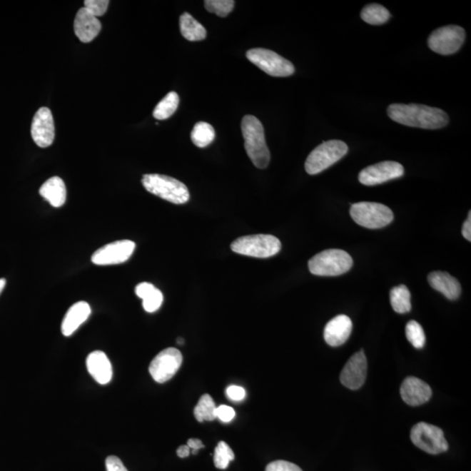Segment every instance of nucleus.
<instances>
[{
    "instance_id": "nucleus-6",
    "label": "nucleus",
    "mask_w": 471,
    "mask_h": 471,
    "mask_svg": "<svg viewBox=\"0 0 471 471\" xmlns=\"http://www.w3.org/2000/svg\"><path fill=\"white\" fill-rule=\"evenodd\" d=\"M348 145L343 141H325L310 153L305 161V171L309 175H317L327 170L348 154Z\"/></svg>"
},
{
    "instance_id": "nucleus-29",
    "label": "nucleus",
    "mask_w": 471,
    "mask_h": 471,
    "mask_svg": "<svg viewBox=\"0 0 471 471\" xmlns=\"http://www.w3.org/2000/svg\"><path fill=\"white\" fill-rule=\"evenodd\" d=\"M235 455L231 447L225 442H220L215 449L214 465L218 469L225 470L233 461Z\"/></svg>"
},
{
    "instance_id": "nucleus-31",
    "label": "nucleus",
    "mask_w": 471,
    "mask_h": 471,
    "mask_svg": "<svg viewBox=\"0 0 471 471\" xmlns=\"http://www.w3.org/2000/svg\"><path fill=\"white\" fill-rule=\"evenodd\" d=\"M235 6L233 0H206L204 6L209 13L225 18L233 11Z\"/></svg>"
},
{
    "instance_id": "nucleus-42",
    "label": "nucleus",
    "mask_w": 471,
    "mask_h": 471,
    "mask_svg": "<svg viewBox=\"0 0 471 471\" xmlns=\"http://www.w3.org/2000/svg\"><path fill=\"white\" fill-rule=\"evenodd\" d=\"M6 281L5 278H0V294L3 292L4 288H5Z\"/></svg>"
},
{
    "instance_id": "nucleus-7",
    "label": "nucleus",
    "mask_w": 471,
    "mask_h": 471,
    "mask_svg": "<svg viewBox=\"0 0 471 471\" xmlns=\"http://www.w3.org/2000/svg\"><path fill=\"white\" fill-rule=\"evenodd\" d=\"M350 215L357 225L368 229H380L390 225L394 219L392 211L384 204L360 202L353 204Z\"/></svg>"
},
{
    "instance_id": "nucleus-33",
    "label": "nucleus",
    "mask_w": 471,
    "mask_h": 471,
    "mask_svg": "<svg viewBox=\"0 0 471 471\" xmlns=\"http://www.w3.org/2000/svg\"><path fill=\"white\" fill-rule=\"evenodd\" d=\"M108 0H86L84 7L94 17H101L108 10Z\"/></svg>"
},
{
    "instance_id": "nucleus-3",
    "label": "nucleus",
    "mask_w": 471,
    "mask_h": 471,
    "mask_svg": "<svg viewBox=\"0 0 471 471\" xmlns=\"http://www.w3.org/2000/svg\"><path fill=\"white\" fill-rule=\"evenodd\" d=\"M141 183L153 195L175 204H183L190 199L186 184L171 176L159 174L144 175Z\"/></svg>"
},
{
    "instance_id": "nucleus-19",
    "label": "nucleus",
    "mask_w": 471,
    "mask_h": 471,
    "mask_svg": "<svg viewBox=\"0 0 471 471\" xmlns=\"http://www.w3.org/2000/svg\"><path fill=\"white\" fill-rule=\"evenodd\" d=\"M86 368L96 382L106 385L111 382L113 377L112 365L106 353L102 351H94L89 353L86 358Z\"/></svg>"
},
{
    "instance_id": "nucleus-30",
    "label": "nucleus",
    "mask_w": 471,
    "mask_h": 471,
    "mask_svg": "<svg viewBox=\"0 0 471 471\" xmlns=\"http://www.w3.org/2000/svg\"><path fill=\"white\" fill-rule=\"evenodd\" d=\"M406 336L408 341H410L415 348H422L424 345H425V333H424L422 325L415 320H411L407 324Z\"/></svg>"
},
{
    "instance_id": "nucleus-35",
    "label": "nucleus",
    "mask_w": 471,
    "mask_h": 471,
    "mask_svg": "<svg viewBox=\"0 0 471 471\" xmlns=\"http://www.w3.org/2000/svg\"><path fill=\"white\" fill-rule=\"evenodd\" d=\"M236 413L233 407L221 405L217 407L216 416L223 422H230L235 417Z\"/></svg>"
},
{
    "instance_id": "nucleus-38",
    "label": "nucleus",
    "mask_w": 471,
    "mask_h": 471,
    "mask_svg": "<svg viewBox=\"0 0 471 471\" xmlns=\"http://www.w3.org/2000/svg\"><path fill=\"white\" fill-rule=\"evenodd\" d=\"M155 288V285H153L151 283H140V284L136 288V294L141 298V300H143V298L146 297L148 293H151Z\"/></svg>"
},
{
    "instance_id": "nucleus-14",
    "label": "nucleus",
    "mask_w": 471,
    "mask_h": 471,
    "mask_svg": "<svg viewBox=\"0 0 471 471\" xmlns=\"http://www.w3.org/2000/svg\"><path fill=\"white\" fill-rule=\"evenodd\" d=\"M31 135L34 143L41 148L53 144L55 128L53 113L49 108H41L35 113L31 126Z\"/></svg>"
},
{
    "instance_id": "nucleus-12",
    "label": "nucleus",
    "mask_w": 471,
    "mask_h": 471,
    "mask_svg": "<svg viewBox=\"0 0 471 471\" xmlns=\"http://www.w3.org/2000/svg\"><path fill=\"white\" fill-rule=\"evenodd\" d=\"M136 243L131 240L115 241L98 249L92 255L91 260L96 265L123 264L131 258Z\"/></svg>"
},
{
    "instance_id": "nucleus-26",
    "label": "nucleus",
    "mask_w": 471,
    "mask_h": 471,
    "mask_svg": "<svg viewBox=\"0 0 471 471\" xmlns=\"http://www.w3.org/2000/svg\"><path fill=\"white\" fill-rule=\"evenodd\" d=\"M216 132L212 126L204 121H199L194 126L191 132V141L196 147L206 148L215 140Z\"/></svg>"
},
{
    "instance_id": "nucleus-36",
    "label": "nucleus",
    "mask_w": 471,
    "mask_h": 471,
    "mask_svg": "<svg viewBox=\"0 0 471 471\" xmlns=\"http://www.w3.org/2000/svg\"><path fill=\"white\" fill-rule=\"evenodd\" d=\"M106 469L107 471H128L121 459L116 455H110L106 459Z\"/></svg>"
},
{
    "instance_id": "nucleus-37",
    "label": "nucleus",
    "mask_w": 471,
    "mask_h": 471,
    "mask_svg": "<svg viewBox=\"0 0 471 471\" xmlns=\"http://www.w3.org/2000/svg\"><path fill=\"white\" fill-rule=\"evenodd\" d=\"M226 395L231 400L235 402H240L245 397V390L243 388L238 386H230L226 390Z\"/></svg>"
},
{
    "instance_id": "nucleus-20",
    "label": "nucleus",
    "mask_w": 471,
    "mask_h": 471,
    "mask_svg": "<svg viewBox=\"0 0 471 471\" xmlns=\"http://www.w3.org/2000/svg\"><path fill=\"white\" fill-rule=\"evenodd\" d=\"M91 314L90 305L85 301L77 302L66 312L61 324L62 335L66 337L74 335Z\"/></svg>"
},
{
    "instance_id": "nucleus-27",
    "label": "nucleus",
    "mask_w": 471,
    "mask_h": 471,
    "mask_svg": "<svg viewBox=\"0 0 471 471\" xmlns=\"http://www.w3.org/2000/svg\"><path fill=\"white\" fill-rule=\"evenodd\" d=\"M179 96L176 92H171L157 104L153 112L156 120H166L174 115L179 105Z\"/></svg>"
},
{
    "instance_id": "nucleus-22",
    "label": "nucleus",
    "mask_w": 471,
    "mask_h": 471,
    "mask_svg": "<svg viewBox=\"0 0 471 471\" xmlns=\"http://www.w3.org/2000/svg\"><path fill=\"white\" fill-rule=\"evenodd\" d=\"M39 194L53 207L59 208L64 206L66 200V188L64 181L59 176L49 178L39 188Z\"/></svg>"
},
{
    "instance_id": "nucleus-43",
    "label": "nucleus",
    "mask_w": 471,
    "mask_h": 471,
    "mask_svg": "<svg viewBox=\"0 0 471 471\" xmlns=\"http://www.w3.org/2000/svg\"><path fill=\"white\" fill-rule=\"evenodd\" d=\"M178 344H181V345L183 344V340L180 339V338H179V339L178 340Z\"/></svg>"
},
{
    "instance_id": "nucleus-17",
    "label": "nucleus",
    "mask_w": 471,
    "mask_h": 471,
    "mask_svg": "<svg viewBox=\"0 0 471 471\" xmlns=\"http://www.w3.org/2000/svg\"><path fill=\"white\" fill-rule=\"evenodd\" d=\"M74 33L81 42L88 43L93 41L100 34L101 23L94 17L85 7L77 11L74 23Z\"/></svg>"
},
{
    "instance_id": "nucleus-18",
    "label": "nucleus",
    "mask_w": 471,
    "mask_h": 471,
    "mask_svg": "<svg viewBox=\"0 0 471 471\" xmlns=\"http://www.w3.org/2000/svg\"><path fill=\"white\" fill-rule=\"evenodd\" d=\"M352 328V321L347 315L333 318L325 325L324 330L325 343L331 347H340L350 337Z\"/></svg>"
},
{
    "instance_id": "nucleus-23",
    "label": "nucleus",
    "mask_w": 471,
    "mask_h": 471,
    "mask_svg": "<svg viewBox=\"0 0 471 471\" xmlns=\"http://www.w3.org/2000/svg\"><path fill=\"white\" fill-rule=\"evenodd\" d=\"M179 23L181 34L187 41H200L206 38V29L190 14L181 16Z\"/></svg>"
},
{
    "instance_id": "nucleus-8",
    "label": "nucleus",
    "mask_w": 471,
    "mask_h": 471,
    "mask_svg": "<svg viewBox=\"0 0 471 471\" xmlns=\"http://www.w3.org/2000/svg\"><path fill=\"white\" fill-rule=\"evenodd\" d=\"M248 60L273 77H288L294 74V66L280 54L265 49H253L246 53Z\"/></svg>"
},
{
    "instance_id": "nucleus-15",
    "label": "nucleus",
    "mask_w": 471,
    "mask_h": 471,
    "mask_svg": "<svg viewBox=\"0 0 471 471\" xmlns=\"http://www.w3.org/2000/svg\"><path fill=\"white\" fill-rule=\"evenodd\" d=\"M368 360L363 350L355 353L345 365L340 374V382L352 390H359L366 380Z\"/></svg>"
},
{
    "instance_id": "nucleus-11",
    "label": "nucleus",
    "mask_w": 471,
    "mask_h": 471,
    "mask_svg": "<svg viewBox=\"0 0 471 471\" xmlns=\"http://www.w3.org/2000/svg\"><path fill=\"white\" fill-rule=\"evenodd\" d=\"M183 363V355L178 349L168 348L160 352L149 365V374L158 383L170 380L179 370Z\"/></svg>"
},
{
    "instance_id": "nucleus-16",
    "label": "nucleus",
    "mask_w": 471,
    "mask_h": 471,
    "mask_svg": "<svg viewBox=\"0 0 471 471\" xmlns=\"http://www.w3.org/2000/svg\"><path fill=\"white\" fill-rule=\"evenodd\" d=\"M400 395L407 405L420 406L431 398V388L416 377H407L400 387Z\"/></svg>"
},
{
    "instance_id": "nucleus-9",
    "label": "nucleus",
    "mask_w": 471,
    "mask_h": 471,
    "mask_svg": "<svg viewBox=\"0 0 471 471\" xmlns=\"http://www.w3.org/2000/svg\"><path fill=\"white\" fill-rule=\"evenodd\" d=\"M410 438L414 445L425 452L438 455L449 450L443 431L426 422H419L412 427Z\"/></svg>"
},
{
    "instance_id": "nucleus-40",
    "label": "nucleus",
    "mask_w": 471,
    "mask_h": 471,
    "mask_svg": "<svg viewBox=\"0 0 471 471\" xmlns=\"http://www.w3.org/2000/svg\"><path fill=\"white\" fill-rule=\"evenodd\" d=\"M187 445L190 447L191 450H199L203 449L204 445L201 440L191 438L188 440Z\"/></svg>"
},
{
    "instance_id": "nucleus-5",
    "label": "nucleus",
    "mask_w": 471,
    "mask_h": 471,
    "mask_svg": "<svg viewBox=\"0 0 471 471\" xmlns=\"http://www.w3.org/2000/svg\"><path fill=\"white\" fill-rule=\"evenodd\" d=\"M231 248L234 253L245 256L266 258L280 253L281 243L273 235H250L236 239Z\"/></svg>"
},
{
    "instance_id": "nucleus-41",
    "label": "nucleus",
    "mask_w": 471,
    "mask_h": 471,
    "mask_svg": "<svg viewBox=\"0 0 471 471\" xmlns=\"http://www.w3.org/2000/svg\"><path fill=\"white\" fill-rule=\"evenodd\" d=\"M176 454H178V457L181 458H186L188 457V455L191 454L190 447L188 445L180 446L178 450H176Z\"/></svg>"
},
{
    "instance_id": "nucleus-10",
    "label": "nucleus",
    "mask_w": 471,
    "mask_h": 471,
    "mask_svg": "<svg viewBox=\"0 0 471 471\" xmlns=\"http://www.w3.org/2000/svg\"><path fill=\"white\" fill-rule=\"evenodd\" d=\"M465 41V31L461 26L440 27L430 34L427 45L433 52L442 55L457 53Z\"/></svg>"
},
{
    "instance_id": "nucleus-24",
    "label": "nucleus",
    "mask_w": 471,
    "mask_h": 471,
    "mask_svg": "<svg viewBox=\"0 0 471 471\" xmlns=\"http://www.w3.org/2000/svg\"><path fill=\"white\" fill-rule=\"evenodd\" d=\"M390 303L392 309L397 313H406L410 311L411 294L406 285L395 286L390 290Z\"/></svg>"
},
{
    "instance_id": "nucleus-1",
    "label": "nucleus",
    "mask_w": 471,
    "mask_h": 471,
    "mask_svg": "<svg viewBox=\"0 0 471 471\" xmlns=\"http://www.w3.org/2000/svg\"><path fill=\"white\" fill-rule=\"evenodd\" d=\"M388 115L395 123L408 127L438 129L449 123V116L443 110L421 104H392Z\"/></svg>"
},
{
    "instance_id": "nucleus-34",
    "label": "nucleus",
    "mask_w": 471,
    "mask_h": 471,
    "mask_svg": "<svg viewBox=\"0 0 471 471\" xmlns=\"http://www.w3.org/2000/svg\"><path fill=\"white\" fill-rule=\"evenodd\" d=\"M265 471H303L300 467L288 461L278 460L269 463Z\"/></svg>"
},
{
    "instance_id": "nucleus-2",
    "label": "nucleus",
    "mask_w": 471,
    "mask_h": 471,
    "mask_svg": "<svg viewBox=\"0 0 471 471\" xmlns=\"http://www.w3.org/2000/svg\"><path fill=\"white\" fill-rule=\"evenodd\" d=\"M245 148L255 167L265 168L268 166L270 155L267 147L264 127L260 121L253 116H245L241 123Z\"/></svg>"
},
{
    "instance_id": "nucleus-21",
    "label": "nucleus",
    "mask_w": 471,
    "mask_h": 471,
    "mask_svg": "<svg viewBox=\"0 0 471 471\" xmlns=\"http://www.w3.org/2000/svg\"><path fill=\"white\" fill-rule=\"evenodd\" d=\"M432 288L438 290L450 300H457L460 296L462 288L457 278L445 272H433L427 277Z\"/></svg>"
},
{
    "instance_id": "nucleus-25",
    "label": "nucleus",
    "mask_w": 471,
    "mask_h": 471,
    "mask_svg": "<svg viewBox=\"0 0 471 471\" xmlns=\"http://www.w3.org/2000/svg\"><path fill=\"white\" fill-rule=\"evenodd\" d=\"M363 21L370 25L379 26L386 23L390 18V11L379 4H369L361 11Z\"/></svg>"
},
{
    "instance_id": "nucleus-4",
    "label": "nucleus",
    "mask_w": 471,
    "mask_h": 471,
    "mask_svg": "<svg viewBox=\"0 0 471 471\" xmlns=\"http://www.w3.org/2000/svg\"><path fill=\"white\" fill-rule=\"evenodd\" d=\"M353 258L347 251L329 249L321 251L310 259V273L316 276H340L348 273L353 266Z\"/></svg>"
},
{
    "instance_id": "nucleus-28",
    "label": "nucleus",
    "mask_w": 471,
    "mask_h": 471,
    "mask_svg": "<svg viewBox=\"0 0 471 471\" xmlns=\"http://www.w3.org/2000/svg\"><path fill=\"white\" fill-rule=\"evenodd\" d=\"M216 410H217V407H216L214 400L211 398V396L210 395H203L200 398L198 403L196 404L194 415L196 419L200 422L203 421L211 422L217 418Z\"/></svg>"
},
{
    "instance_id": "nucleus-39",
    "label": "nucleus",
    "mask_w": 471,
    "mask_h": 471,
    "mask_svg": "<svg viewBox=\"0 0 471 471\" xmlns=\"http://www.w3.org/2000/svg\"><path fill=\"white\" fill-rule=\"evenodd\" d=\"M462 236L468 241H471V212H469L468 218H467L462 226Z\"/></svg>"
},
{
    "instance_id": "nucleus-13",
    "label": "nucleus",
    "mask_w": 471,
    "mask_h": 471,
    "mask_svg": "<svg viewBox=\"0 0 471 471\" xmlns=\"http://www.w3.org/2000/svg\"><path fill=\"white\" fill-rule=\"evenodd\" d=\"M403 175L404 168L402 164L386 161L364 168L359 174V181L363 186H374L402 178Z\"/></svg>"
},
{
    "instance_id": "nucleus-32",
    "label": "nucleus",
    "mask_w": 471,
    "mask_h": 471,
    "mask_svg": "<svg viewBox=\"0 0 471 471\" xmlns=\"http://www.w3.org/2000/svg\"><path fill=\"white\" fill-rule=\"evenodd\" d=\"M163 301V295L160 290L155 288L143 300V306L147 313H155L161 308Z\"/></svg>"
}]
</instances>
